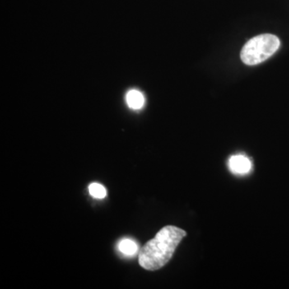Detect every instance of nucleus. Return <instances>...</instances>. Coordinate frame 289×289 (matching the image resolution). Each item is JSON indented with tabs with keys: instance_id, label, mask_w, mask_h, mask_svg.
Segmentation results:
<instances>
[{
	"instance_id": "f257e3e1",
	"label": "nucleus",
	"mask_w": 289,
	"mask_h": 289,
	"mask_svg": "<svg viewBox=\"0 0 289 289\" xmlns=\"http://www.w3.org/2000/svg\"><path fill=\"white\" fill-rule=\"evenodd\" d=\"M186 235L185 230L179 227L164 226L140 250L138 260L141 267L149 271H156L164 267Z\"/></svg>"
},
{
	"instance_id": "f03ea898",
	"label": "nucleus",
	"mask_w": 289,
	"mask_h": 289,
	"mask_svg": "<svg viewBox=\"0 0 289 289\" xmlns=\"http://www.w3.org/2000/svg\"><path fill=\"white\" fill-rule=\"evenodd\" d=\"M281 45L277 36L263 34L249 39L242 49L240 57L247 65H257L272 57Z\"/></svg>"
},
{
	"instance_id": "7ed1b4c3",
	"label": "nucleus",
	"mask_w": 289,
	"mask_h": 289,
	"mask_svg": "<svg viewBox=\"0 0 289 289\" xmlns=\"http://www.w3.org/2000/svg\"><path fill=\"white\" fill-rule=\"evenodd\" d=\"M230 171L235 174H246L250 171L252 162L244 155H234L229 160Z\"/></svg>"
},
{
	"instance_id": "20e7f679",
	"label": "nucleus",
	"mask_w": 289,
	"mask_h": 289,
	"mask_svg": "<svg viewBox=\"0 0 289 289\" xmlns=\"http://www.w3.org/2000/svg\"><path fill=\"white\" fill-rule=\"evenodd\" d=\"M126 103L130 109H140L144 106L145 104V96L141 92L136 89H132L126 94Z\"/></svg>"
},
{
	"instance_id": "39448f33",
	"label": "nucleus",
	"mask_w": 289,
	"mask_h": 289,
	"mask_svg": "<svg viewBox=\"0 0 289 289\" xmlns=\"http://www.w3.org/2000/svg\"><path fill=\"white\" fill-rule=\"evenodd\" d=\"M118 249L126 256H134L139 250V248L137 243L132 239H124L118 244Z\"/></svg>"
},
{
	"instance_id": "423d86ee",
	"label": "nucleus",
	"mask_w": 289,
	"mask_h": 289,
	"mask_svg": "<svg viewBox=\"0 0 289 289\" xmlns=\"http://www.w3.org/2000/svg\"><path fill=\"white\" fill-rule=\"evenodd\" d=\"M89 191L90 194L94 198H104L107 195L106 189L99 183H91L89 185Z\"/></svg>"
}]
</instances>
